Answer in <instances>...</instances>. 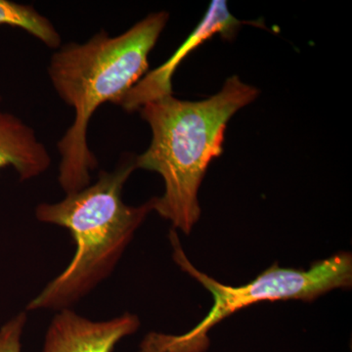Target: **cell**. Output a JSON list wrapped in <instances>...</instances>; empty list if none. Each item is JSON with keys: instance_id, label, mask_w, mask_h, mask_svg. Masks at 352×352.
I'll list each match as a JSON object with an SVG mask.
<instances>
[{"instance_id": "obj_1", "label": "cell", "mask_w": 352, "mask_h": 352, "mask_svg": "<svg viewBox=\"0 0 352 352\" xmlns=\"http://www.w3.org/2000/svg\"><path fill=\"white\" fill-rule=\"evenodd\" d=\"M168 12L149 14L118 36L97 32L82 43H69L51 56L48 76L55 91L75 111L73 124L58 142L61 162L58 182L66 194L91 183L97 159L87 131L104 103L118 105L148 73L149 55L168 22Z\"/></svg>"}, {"instance_id": "obj_4", "label": "cell", "mask_w": 352, "mask_h": 352, "mask_svg": "<svg viewBox=\"0 0 352 352\" xmlns=\"http://www.w3.org/2000/svg\"><path fill=\"white\" fill-rule=\"evenodd\" d=\"M170 240L176 264L210 292L214 305L207 316L189 332L147 333L139 352H205L210 346V331L238 310L263 302H314L333 289L351 288L352 285V256L342 252L314 263L308 270L281 268L274 264L250 283L227 286L197 270L183 251L175 230L170 231Z\"/></svg>"}, {"instance_id": "obj_6", "label": "cell", "mask_w": 352, "mask_h": 352, "mask_svg": "<svg viewBox=\"0 0 352 352\" xmlns=\"http://www.w3.org/2000/svg\"><path fill=\"white\" fill-rule=\"evenodd\" d=\"M138 315L126 314L94 321L74 311L59 310L45 333L41 352H113L126 337L138 332Z\"/></svg>"}, {"instance_id": "obj_5", "label": "cell", "mask_w": 352, "mask_h": 352, "mask_svg": "<svg viewBox=\"0 0 352 352\" xmlns=\"http://www.w3.org/2000/svg\"><path fill=\"white\" fill-rule=\"evenodd\" d=\"M236 19L229 11L227 2L214 0L207 13L184 43L175 50L168 61L146 74L119 102L118 106L126 112L139 110L146 103L173 95V76L185 57L193 52L215 34L231 39L245 24Z\"/></svg>"}, {"instance_id": "obj_2", "label": "cell", "mask_w": 352, "mask_h": 352, "mask_svg": "<svg viewBox=\"0 0 352 352\" xmlns=\"http://www.w3.org/2000/svg\"><path fill=\"white\" fill-rule=\"evenodd\" d=\"M258 94V88L232 76L210 98L187 101L168 95L139 109L152 139L134 157L135 168L163 177L164 192L154 198V212L175 230L189 235L200 219L199 189L210 163L223 153L227 124Z\"/></svg>"}, {"instance_id": "obj_3", "label": "cell", "mask_w": 352, "mask_h": 352, "mask_svg": "<svg viewBox=\"0 0 352 352\" xmlns=\"http://www.w3.org/2000/svg\"><path fill=\"white\" fill-rule=\"evenodd\" d=\"M134 157H127L113 171H100L96 182L66 194L63 200L36 207L38 221L68 229L76 252L25 311L71 308L111 276L139 227L154 212V198L138 207L122 200L124 184L136 170Z\"/></svg>"}, {"instance_id": "obj_7", "label": "cell", "mask_w": 352, "mask_h": 352, "mask_svg": "<svg viewBox=\"0 0 352 352\" xmlns=\"http://www.w3.org/2000/svg\"><path fill=\"white\" fill-rule=\"evenodd\" d=\"M51 162L34 129L12 113L0 111V170L12 168L20 180L27 182L43 175Z\"/></svg>"}, {"instance_id": "obj_8", "label": "cell", "mask_w": 352, "mask_h": 352, "mask_svg": "<svg viewBox=\"0 0 352 352\" xmlns=\"http://www.w3.org/2000/svg\"><path fill=\"white\" fill-rule=\"evenodd\" d=\"M21 29L38 39L51 50L62 45V38L52 22L34 7L10 0H0V27Z\"/></svg>"}, {"instance_id": "obj_10", "label": "cell", "mask_w": 352, "mask_h": 352, "mask_svg": "<svg viewBox=\"0 0 352 352\" xmlns=\"http://www.w3.org/2000/svg\"><path fill=\"white\" fill-rule=\"evenodd\" d=\"M1 95H0V103H1Z\"/></svg>"}, {"instance_id": "obj_9", "label": "cell", "mask_w": 352, "mask_h": 352, "mask_svg": "<svg viewBox=\"0 0 352 352\" xmlns=\"http://www.w3.org/2000/svg\"><path fill=\"white\" fill-rule=\"evenodd\" d=\"M28 311H22L0 328V352H22V337Z\"/></svg>"}]
</instances>
